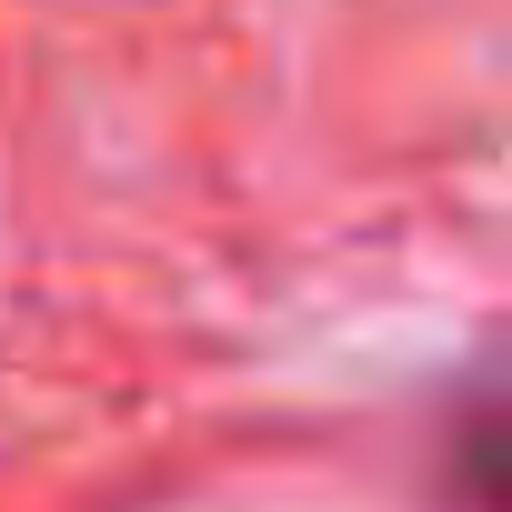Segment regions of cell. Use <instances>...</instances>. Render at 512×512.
I'll use <instances>...</instances> for the list:
<instances>
[{
  "instance_id": "1",
  "label": "cell",
  "mask_w": 512,
  "mask_h": 512,
  "mask_svg": "<svg viewBox=\"0 0 512 512\" xmlns=\"http://www.w3.org/2000/svg\"><path fill=\"white\" fill-rule=\"evenodd\" d=\"M462 472H472V492H482L492 512H512V412H482V422L462 432Z\"/></svg>"
}]
</instances>
